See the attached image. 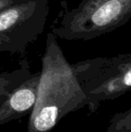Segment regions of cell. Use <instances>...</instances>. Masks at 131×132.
<instances>
[{
	"label": "cell",
	"mask_w": 131,
	"mask_h": 132,
	"mask_svg": "<svg viewBox=\"0 0 131 132\" xmlns=\"http://www.w3.org/2000/svg\"><path fill=\"white\" fill-rule=\"evenodd\" d=\"M87 106V99L52 32L47 34L36 103L27 132H51L66 115Z\"/></svg>",
	"instance_id": "cell-1"
},
{
	"label": "cell",
	"mask_w": 131,
	"mask_h": 132,
	"mask_svg": "<svg viewBox=\"0 0 131 132\" xmlns=\"http://www.w3.org/2000/svg\"><path fill=\"white\" fill-rule=\"evenodd\" d=\"M131 20V0H81L51 29L66 40H90L117 30Z\"/></svg>",
	"instance_id": "cell-2"
},
{
	"label": "cell",
	"mask_w": 131,
	"mask_h": 132,
	"mask_svg": "<svg viewBox=\"0 0 131 132\" xmlns=\"http://www.w3.org/2000/svg\"><path fill=\"white\" fill-rule=\"evenodd\" d=\"M72 66L86 95L90 113H94L102 103L131 90V53L88 59Z\"/></svg>",
	"instance_id": "cell-3"
},
{
	"label": "cell",
	"mask_w": 131,
	"mask_h": 132,
	"mask_svg": "<svg viewBox=\"0 0 131 132\" xmlns=\"http://www.w3.org/2000/svg\"><path fill=\"white\" fill-rule=\"evenodd\" d=\"M49 0H23L0 12V52L23 54L44 31Z\"/></svg>",
	"instance_id": "cell-4"
},
{
	"label": "cell",
	"mask_w": 131,
	"mask_h": 132,
	"mask_svg": "<svg viewBox=\"0 0 131 132\" xmlns=\"http://www.w3.org/2000/svg\"><path fill=\"white\" fill-rule=\"evenodd\" d=\"M40 71L32 73L0 105V126L30 114L36 103Z\"/></svg>",
	"instance_id": "cell-5"
},
{
	"label": "cell",
	"mask_w": 131,
	"mask_h": 132,
	"mask_svg": "<svg viewBox=\"0 0 131 132\" xmlns=\"http://www.w3.org/2000/svg\"><path fill=\"white\" fill-rule=\"evenodd\" d=\"M31 74L30 66L26 59L21 62L20 68L0 73V97H5L10 94L20 84L28 78Z\"/></svg>",
	"instance_id": "cell-6"
},
{
	"label": "cell",
	"mask_w": 131,
	"mask_h": 132,
	"mask_svg": "<svg viewBox=\"0 0 131 132\" xmlns=\"http://www.w3.org/2000/svg\"><path fill=\"white\" fill-rule=\"evenodd\" d=\"M103 132H131V107L124 111L116 112Z\"/></svg>",
	"instance_id": "cell-7"
},
{
	"label": "cell",
	"mask_w": 131,
	"mask_h": 132,
	"mask_svg": "<svg viewBox=\"0 0 131 132\" xmlns=\"http://www.w3.org/2000/svg\"><path fill=\"white\" fill-rule=\"evenodd\" d=\"M23 1V0H0V12L12 5Z\"/></svg>",
	"instance_id": "cell-8"
}]
</instances>
